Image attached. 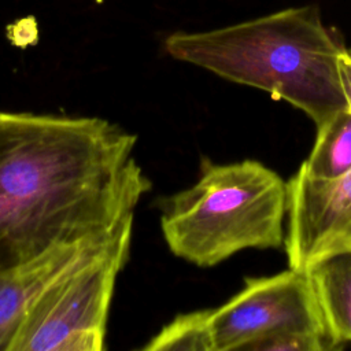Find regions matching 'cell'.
<instances>
[{"label":"cell","mask_w":351,"mask_h":351,"mask_svg":"<svg viewBox=\"0 0 351 351\" xmlns=\"http://www.w3.org/2000/svg\"><path fill=\"white\" fill-rule=\"evenodd\" d=\"M137 136L99 117L0 111V266L134 218Z\"/></svg>","instance_id":"obj_1"},{"label":"cell","mask_w":351,"mask_h":351,"mask_svg":"<svg viewBox=\"0 0 351 351\" xmlns=\"http://www.w3.org/2000/svg\"><path fill=\"white\" fill-rule=\"evenodd\" d=\"M344 47L315 5L208 32H176L165 40L171 58L285 100L315 126L347 108L337 71Z\"/></svg>","instance_id":"obj_2"},{"label":"cell","mask_w":351,"mask_h":351,"mask_svg":"<svg viewBox=\"0 0 351 351\" xmlns=\"http://www.w3.org/2000/svg\"><path fill=\"white\" fill-rule=\"evenodd\" d=\"M287 202V181L263 163L202 158L197 181L162 202L160 230L173 255L211 267L245 248H280Z\"/></svg>","instance_id":"obj_3"},{"label":"cell","mask_w":351,"mask_h":351,"mask_svg":"<svg viewBox=\"0 0 351 351\" xmlns=\"http://www.w3.org/2000/svg\"><path fill=\"white\" fill-rule=\"evenodd\" d=\"M132 233L55 280L30 307L11 351H101Z\"/></svg>","instance_id":"obj_4"},{"label":"cell","mask_w":351,"mask_h":351,"mask_svg":"<svg viewBox=\"0 0 351 351\" xmlns=\"http://www.w3.org/2000/svg\"><path fill=\"white\" fill-rule=\"evenodd\" d=\"M208 328L213 351H251L258 341L284 333L332 336L308 273L291 267L269 277H247L241 291L208 308Z\"/></svg>","instance_id":"obj_5"},{"label":"cell","mask_w":351,"mask_h":351,"mask_svg":"<svg viewBox=\"0 0 351 351\" xmlns=\"http://www.w3.org/2000/svg\"><path fill=\"white\" fill-rule=\"evenodd\" d=\"M288 226L284 240L291 269L351 250V170L332 180L298 170L288 181Z\"/></svg>","instance_id":"obj_6"},{"label":"cell","mask_w":351,"mask_h":351,"mask_svg":"<svg viewBox=\"0 0 351 351\" xmlns=\"http://www.w3.org/2000/svg\"><path fill=\"white\" fill-rule=\"evenodd\" d=\"M133 219L111 232L56 245L29 261L0 266V351H11L37 298L60 276L133 233Z\"/></svg>","instance_id":"obj_7"},{"label":"cell","mask_w":351,"mask_h":351,"mask_svg":"<svg viewBox=\"0 0 351 351\" xmlns=\"http://www.w3.org/2000/svg\"><path fill=\"white\" fill-rule=\"evenodd\" d=\"M333 339L351 341V250L333 254L307 270Z\"/></svg>","instance_id":"obj_8"},{"label":"cell","mask_w":351,"mask_h":351,"mask_svg":"<svg viewBox=\"0 0 351 351\" xmlns=\"http://www.w3.org/2000/svg\"><path fill=\"white\" fill-rule=\"evenodd\" d=\"M304 174L332 180L351 170V111L339 110L317 126L308 158L299 167Z\"/></svg>","instance_id":"obj_9"},{"label":"cell","mask_w":351,"mask_h":351,"mask_svg":"<svg viewBox=\"0 0 351 351\" xmlns=\"http://www.w3.org/2000/svg\"><path fill=\"white\" fill-rule=\"evenodd\" d=\"M145 351H213L208 308L182 313L165 325L147 344Z\"/></svg>","instance_id":"obj_10"},{"label":"cell","mask_w":351,"mask_h":351,"mask_svg":"<svg viewBox=\"0 0 351 351\" xmlns=\"http://www.w3.org/2000/svg\"><path fill=\"white\" fill-rule=\"evenodd\" d=\"M337 71L347 108L351 111V48L344 47L340 52L337 59Z\"/></svg>","instance_id":"obj_11"}]
</instances>
